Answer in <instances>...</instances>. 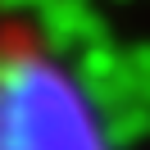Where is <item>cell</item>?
Wrapping results in <instances>:
<instances>
[{
    "instance_id": "1",
    "label": "cell",
    "mask_w": 150,
    "mask_h": 150,
    "mask_svg": "<svg viewBox=\"0 0 150 150\" xmlns=\"http://www.w3.org/2000/svg\"><path fill=\"white\" fill-rule=\"evenodd\" d=\"M0 150H114L86 82L28 23L0 28Z\"/></svg>"
},
{
    "instance_id": "2",
    "label": "cell",
    "mask_w": 150,
    "mask_h": 150,
    "mask_svg": "<svg viewBox=\"0 0 150 150\" xmlns=\"http://www.w3.org/2000/svg\"><path fill=\"white\" fill-rule=\"evenodd\" d=\"M0 5H5V9H9L14 18H18L23 9H41V5H46V0H0Z\"/></svg>"
}]
</instances>
